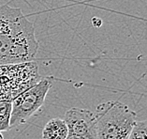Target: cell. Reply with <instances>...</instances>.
Returning <instances> with one entry per match:
<instances>
[{"label":"cell","instance_id":"1","mask_svg":"<svg viewBox=\"0 0 147 139\" xmlns=\"http://www.w3.org/2000/svg\"><path fill=\"white\" fill-rule=\"evenodd\" d=\"M38 49L34 24L21 9L0 5V66L32 61Z\"/></svg>","mask_w":147,"mask_h":139},{"label":"cell","instance_id":"4","mask_svg":"<svg viewBox=\"0 0 147 139\" xmlns=\"http://www.w3.org/2000/svg\"><path fill=\"white\" fill-rule=\"evenodd\" d=\"M51 87L52 82L48 78L40 79L38 83L12 100L10 129L26 123L43 105Z\"/></svg>","mask_w":147,"mask_h":139},{"label":"cell","instance_id":"2","mask_svg":"<svg viewBox=\"0 0 147 139\" xmlns=\"http://www.w3.org/2000/svg\"><path fill=\"white\" fill-rule=\"evenodd\" d=\"M98 139H127L136 123L137 115L118 101H109L96 106Z\"/></svg>","mask_w":147,"mask_h":139},{"label":"cell","instance_id":"3","mask_svg":"<svg viewBox=\"0 0 147 139\" xmlns=\"http://www.w3.org/2000/svg\"><path fill=\"white\" fill-rule=\"evenodd\" d=\"M35 61L0 66V101H12L40 81Z\"/></svg>","mask_w":147,"mask_h":139},{"label":"cell","instance_id":"5","mask_svg":"<svg viewBox=\"0 0 147 139\" xmlns=\"http://www.w3.org/2000/svg\"><path fill=\"white\" fill-rule=\"evenodd\" d=\"M64 120L69 131L67 139H98L95 113L72 107L66 112Z\"/></svg>","mask_w":147,"mask_h":139},{"label":"cell","instance_id":"6","mask_svg":"<svg viewBox=\"0 0 147 139\" xmlns=\"http://www.w3.org/2000/svg\"><path fill=\"white\" fill-rule=\"evenodd\" d=\"M67 126L64 119L59 117L50 119L42 131V139H67Z\"/></svg>","mask_w":147,"mask_h":139},{"label":"cell","instance_id":"7","mask_svg":"<svg viewBox=\"0 0 147 139\" xmlns=\"http://www.w3.org/2000/svg\"><path fill=\"white\" fill-rule=\"evenodd\" d=\"M12 101H0V133L10 129Z\"/></svg>","mask_w":147,"mask_h":139},{"label":"cell","instance_id":"8","mask_svg":"<svg viewBox=\"0 0 147 139\" xmlns=\"http://www.w3.org/2000/svg\"><path fill=\"white\" fill-rule=\"evenodd\" d=\"M127 139H147V119L142 121H136Z\"/></svg>","mask_w":147,"mask_h":139}]
</instances>
